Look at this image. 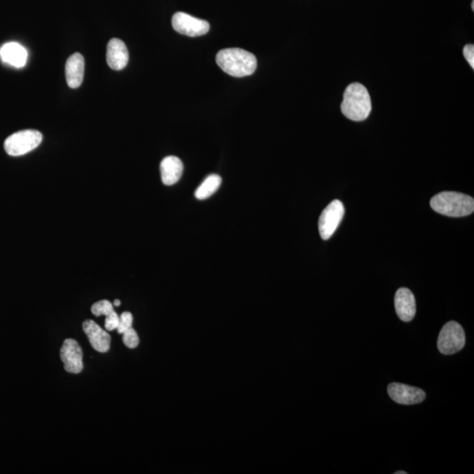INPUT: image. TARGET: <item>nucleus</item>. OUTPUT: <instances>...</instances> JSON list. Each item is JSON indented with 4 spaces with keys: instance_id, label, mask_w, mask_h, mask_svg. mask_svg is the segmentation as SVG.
I'll return each instance as SVG.
<instances>
[{
    "instance_id": "1",
    "label": "nucleus",
    "mask_w": 474,
    "mask_h": 474,
    "mask_svg": "<svg viewBox=\"0 0 474 474\" xmlns=\"http://www.w3.org/2000/svg\"><path fill=\"white\" fill-rule=\"evenodd\" d=\"M216 62L220 68L232 77L250 76L257 69V58L252 53L241 49H226L218 52Z\"/></svg>"
},
{
    "instance_id": "2",
    "label": "nucleus",
    "mask_w": 474,
    "mask_h": 474,
    "mask_svg": "<svg viewBox=\"0 0 474 474\" xmlns=\"http://www.w3.org/2000/svg\"><path fill=\"white\" fill-rule=\"evenodd\" d=\"M341 110L345 117L353 121H363L368 118L372 111V100L362 84L353 83L346 88Z\"/></svg>"
},
{
    "instance_id": "3",
    "label": "nucleus",
    "mask_w": 474,
    "mask_h": 474,
    "mask_svg": "<svg viewBox=\"0 0 474 474\" xmlns=\"http://www.w3.org/2000/svg\"><path fill=\"white\" fill-rule=\"evenodd\" d=\"M435 212L450 217H463L474 211L473 198L456 191H442L431 200Z\"/></svg>"
},
{
    "instance_id": "4",
    "label": "nucleus",
    "mask_w": 474,
    "mask_h": 474,
    "mask_svg": "<svg viewBox=\"0 0 474 474\" xmlns=\"http://www.w3.org/2000/svg\"><path fill=\"white\" fill-rule=\"evenodd\" d=\"M43 142V134L37 130H27L17 132L6 138L5 152L12 156H23L32 152Z\"/></svg>"
},
{
    "instance_id": "5",
    "label": "nucleus",
    "mask_w": 474,
    "mask_h": 474,
    "mask_svg": "<svg viewBox=\"0 0 474 474\" xmlns=\"http://www.w3.org/2000/svg\"><path fill=\"white\" fill-rule=\"evenodd\" d=\"M466 335L462 326L457 322H449L442 328L438 340V348L442 354L453 355L463 349Z\"/></svg>"
},
{
    "instance_id": "6",
    "label": "nucleus",
    "mask_w": 474,
    "mask_h": 474,
    "mask_svg": "<svg viewBox=\"0 0 474 474\" xmlns=\"http://www.w3.org/2000/svg\"><path fill=\"white\" fill-rule=\"evenodd\" d=\"M344 215V206L340 200H333L323 210L319 218V232L323 240L331 238L337 230Z\"/></svg>"
},
{
    "instance_id": "7",
    "label": "nucleus",
    "mask_w": 474,
    "mask_h": 474,
    "mask_svg": "<svg viewBox=\"0 0 474 474\" xmlns=\"http://www.w3.org/2000/svg\"><path fill=\"white\" fill-rule=\"evenodd\" d=\"M172 27L178 33L189 37L202 36L210 29L209 22L182 12L172 17Z\"/></svg>"
},
{
    "instance_id": "8",
    "label": "nucleus",
    "mask_w": 474,
    "mask_h": 474,
    "mask_svg": "<svg viewBox=\"0 0 474 474\" xmlns=\"http://www.w3.org/2000/svg\"><path fill=\"white\" fill-rule=\"evenodd\" d=\"M60 356L66 372L78 375L83 371V351L75 339H66L62 344Z\"/></svg>"
},
{
    "instance_id": "9",
    "label": "nucleus",
    "mask_w": 474,
    "mask_h": 474,
    "mask_svg": "<svg viewBox=\"0 0 474 474\" xmlns=\"http://www.w3.org/2000/svg\"><path fill=\"white\" fill-rule=\"evenodd\" d=\"M388 392L392 400L401 405H414L425 400V392L418 388L411 387L401 383H392Z\"/></svg>"
},
{
    "instance_id": "10",
    "label": "nucleus",
    "mask_w": 474,
    "mask_h": 474,
    "mask_svg": "<svg viewBox=\"0 0 474 474\" xmlns=\"http://www.w3.org/2000/svg\"><path fill=\"white\" fill-rule=\"evenodd\" d=\"M394 306L397 316L401 321H412L416 313V299L410 289L401 287L398 289L394 297Z\"/></svg>"
},
{
    "instance_id": "11",
    "label": "nucleus",
    "mask_w": 474,
    "mask_h": 474,
    "mask_svg": "<svg viewBox=\"0 0 474 474\" xmlns=\"http://www.w3.org/2000/svg\"><path fill=\"white\" fill-rule=\"evenodd\" d=\"M83 329L94 350L100 353H108L111 344V337L108 332L100 328L93 320L84 321Z\"/></svg>"
},
{
    "instance_id": "12",
    "label": "nucleus",
    "mask_w": 474,
    "mask_h": 474,
    "mask_svg": "<svg viewBox=\"0 0 474 474\" xmlns=\"http://www.w3.org/2000/svg\"><path fill=\"white\" fill-rule=\"evenodd\" d=\"M130 59L128 50L121 40L114 38L110 40L106 49V62L110 68L121 71L127 66Z\"/></svg>"
},
{
    "instance_id": "13",
    "label": "nucleus",
    "mask_w": 474,
    "mask_h": 474,
    "mask_svg": "<svg viewBox=\"0 0 474 474\" xmlns=\"http://www.w3.org/2000/svg\"><path fill=\"white\" fill-rule=\"evenodd\" d=\"M66 80L68 86L76 89L82 84L84 75V58L80 53L70 56L65 65Z\"/></svg>"
},
{
    "instance_id": "14",
    "label": "nucleus",
    "mask_w": 474,
    "mask_h": 474,
    "mask_svg": "<svg viewBox=\"0 0 474 474\" xmlns=\"http://www.w3.org/2000/svg\"><path fill=\"white\" fill-rule=\"evenodd\" d=\"M163 183L165 186H172L180 180L183 174L184 165L177 156H169L163 159L160 165Z\"/></svg>"
},
{
    "instance_id": "15",
    "label": "nucleus",
    "mask_w": 474,
    "mask_h": 474,
    "mask_svg": "<svg viewBox=\"0 0 474 474\" xmlns=\"http://www.w3.org/2000/svg\"><path fill=\"white\" fill-rule=\"evenodd\" d=\"M0 56L6 64L21 68L26 65L27 52L21 44L9 43L5 44L0 49Z\"/></svg>"
},
{
    "instance_id": "16",
    "label": "nucleus",
    "mask_w": 474,
    "mask_h": 474,
    "mask_svg": "<svg viewBox=\"0 0 474 474\" xmlns=\"http://www.w3.org/2000/svg\"><path fill=\"white\" fill-rule=\"evenodd\" d=\"M222 178L217 174L209 175L197 188L195 197L198 200H204L212 196L221 187Z\"/></svg>"
},
{
    "instance_id": "17",
    "label": "nucleus",
    "mask_w": 474,
    "mask_h": 474,
    "mask_svg": "<svg viewBox=\"0 0 474 474\" xmlns=\"http://www.w3.org/2000/svg\"><path fill=\"white\" fill-rule=\"evenodd\" d=\"M114 311L112 304L106 300H99L98 303H94L92 307V313L95 316H106L114 312Z\"/></svg>"
},
{
    "instance_id": "18",
    "label": "nucleus",
    "mask_w": 474,
    "mask_h": 474,
    "mask_svg": "<svg viewBox=\"0 0 474 474\" xmlns=\"http://www.w3.org/2000/svg\"><path fill=\"white\" fill-rule=\"evenodd\" d=\"M123 337H122V341H123L124 344L130 349H134L138 345H139V337H138L137 333L133 328L128 329L127 331L123 333Z\"/></svg>"
},
{
    "instance_id": "19",
    "label": "nucleus",
    "mask_w": 474,
    "mask_h": 474,
    "mask_svg": "<svg viewBox=\"0 0 474 474\" xmlns=\"http://www.w3.org/2000/svg\"><path fill=\"white\" fill-rule=\"evenodd\" d=\"M133 316H132L131 313H122L120 316V321H119L117 328L119 334H123L125 331H127L128 329L132 328V325H133Z\"/></svg>"
},
{
    "instance_id": "20",
    "label": "nucleus",
    "mask_w": 474,
    "mask_h": 474,
    "mask_svg": "<svg viewBox=\"0 0 474 474\" xmlns=\"http://www.w3.org/2000/svg\"><path fill=\"white\" fill-rule=\"evenodd\" d=\"M120 321V316L114 311L110 315L106 316L105 329L106 331H112L117 329Z\"/></svg>"
},
{
    "instance_id": "21",
    "label": "nucleus",
    "mask_w": 474,
    "mask_h": 474,
    "mask_svg": "<svg viewBox=\"0 0 474 474\" xmlns=\"http://www.w3.org/2000/svg\"><path fill=\"white\" fill-rule=\"evenodd\" d=\"M463 54L464 58H466L467 62H469L471 67L473 70L474 69V46L473 44H467L463 49Z\"/></svg>"
},
{
    "instance_id": "22",
    "label": "nucleus",
    "mask_w": 474,
    "mask_h": 474,
    "mask_svg": "<svg viewBox=\"0 0 474 474\" xmlns=\"http://www.w3.org/2000/svg\"><path fill=\"white\" fill-rule=\"evenodd\" d=\"M114 305L116 307H119L121 305V301L119 300H115L114 303Z\"/></svg>"
},
{
    "instance_id": "23",
    "label": "nucleus",
    "mask_w": 474,
    "mask_h": 474,
    "mask_svg": "<svg viewBox=\"0 0 474 474\" xmlns=\"http://www.w3.org/2000/svg\"><path fill=\"white\" fill-rule=\"evenodd\" d=\"M407 472H403V471H400V472H396L394 473V474H407Z\"/></svg>"
},
{
    "instance_id": "24",
    "label": "nucleus",
    "mask_w": 474,
    "mask_h": 474,
    "mask_svg": "<svg viewBox=\"0 0 474 474\" xmlns=\"http://www.w3.org/2000/svg\"><path fill=\"white\" fill-rule=\"evenodd\" d=\"M472 9H473V10H474V0H473V3H472Z\"/></svg>"
}]
</instances>
